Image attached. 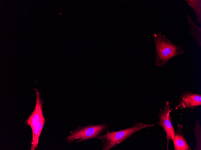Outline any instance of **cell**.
<instances>
[{"instance_id":"6da1fadb","label":"cell","mask_w":201,"mask_h":150,"mask_svg":"<svg viewBox=\"0 0 201 150\" xmlns=\"http://www.w3.org/2000/svg\"><path fill=\"white\" fill-rule=\"evenodd\" d=\"M153 36L156 47V66L163 67L172 58L186 53L185 49L162 34L160 30L158 34L153 33Z\"/></svg>"},{"instance_id":"7a4b0ae2","label":"cell","mask_w":201,"mask_h":150,"mask_svg":"<svg viewBox=\"0 0 201 150\" xmlns=\"http://www.w3.org/2000/svg\"><path fill=\"white\" fill-rule=\"evenodd\" d=\"M154 125L139 122L136 123L132 127L116 131L110 132L107 130L106 134H101L97 139L100 140L103 143L102 150H109L125 141L140 130Z\"/></svg>"},{"instance_id":"3957f363","label":"cell","mask_w":201,"mask_h":150,"mask_svg":"<svg viewBox=\"0 0 201 150\" xmlns=\"http://www.w3.org/2000/svg\"><path fill=\"white\" fill-rule=\"evenodd\" d=\"M109 125L106 123L94 125L91 123L86 126H79L73 131L70 134L67 136L66 139L70 144L75 141L77 143L90 139L96 138L104 131L108 130Z\"/></svg>"},{"instance_id":"277c9868","label":"cell","mask_w":201,"mask_h":150,"mask_svg":"<svg viewBox=\"0 0 201 150\" xmlns=\"http://www.w3.org/2000/svg\"><path fill=\"white\" fill-rule=\"evenodd\" d=\"M165 102L166 105L162 109H160V112L158 114L159 119L157 123L163 128L165 133L167 139V150H168L169 140L170 139H173L175 131L172 124L170 116L171 104L169 101H165Z\"/></svg>"},{"instance_id":"5b68a950","label":"cell","mask_w":201,"mask_h":150,"mask_svg":"<svg viewBox=\"0 0 201 150\" xmlns=\"http://www.w3.org/2000/svg\"><path fill=\"white\" fill-rule=\"evenodd\" d=\"M201 105V95L185 91L180 96L178 104L174 109L184 110L189 108L192 111L195 107Z\"/></svg>"},{"instance_id":"8992f818","label":"cell","mask_w":201,"mask_h":150,"mask_svg":"<svg viewBox=\"0 0 201 150\" xmlns=\"http://www.w3.org/2000/svg\"><path fill=\"white\" fill-rule=\"evenodd\" d=\"M36 93V103L35 108L32 113L25 121L26 123L31 128L32 135L34 133L35 126L39 120L43 116L42 111V103L40 97V94L38 90L35 88Z\"/></svg>"},{"instance_id":"52a82bcc","label":"cell","mask_w":201,"mask_h":150,"mask_svg":"<svg viewBox=\"0 0 201 150\" xmlns=\"http://www.w3.org/2000/svg\"><path fill=\"white\" fill-rule=\"evenodd\" d=\"M178 129L175 132L172 140L175 150H191L189 146L184 138L183 132V125L178 124Z\"/></svg>"},{"instance_id":"ba28073f","label":"cell","mask_w":201,"mask_h":150,"mask_svg":"<svg viewBox=\"0 0 201 150\" xmlns=\"http://www.w3.org/2000/svg\"><path fill=\"white\" fill-rule=\"evenodd\" d=\"M187 21L191 36L197 42L199 46L201 47V28L197 26L192 19L190 16L187 15Z\"/></svg>"},{"instance_id":"9c48e42d","label":"cell","mask_w":201,"mask_h":150,"mask_svg":"<svg viewBox=\"0 0 201 150\" xmlns=\"http://www.w3.org/2000/svg\"><path fill=\"white\" fill-rule=\"evenodd\" d=\"M45 122V119L43 116L35 126L34 133L32 135V141L31 142V150H34L38 147L39 137Z\"/></svg>"},{"instance_id":"30bf717a","label":"cell","mask_w":201,"mask_h":150,"mask_svg":"<svg viewBox=\"0 0 201 150\" xmlns=\"http://www.w3.org/2000/svg\"><path fill=\"white\" fill-rule=\"evenodd\" d=\"M187 4L193 9L196 17L195 22L201 24V0H185Z\"/></svg>"},{"instance_id":"8fae6325","label":"cell","mask_w":201,"mask_h":150,"mask_svg":"<svg viewBox=\"0 0 201 150\" xmlns=\"http://www.w3.org/2000/svg\"><path fill=\"white\" fill-rule=\"evenodd\" d=\"M196 140V145L194 150H201V126L197 120L195 123L193 129Z\"/></svg>"}]
</instances>
